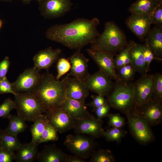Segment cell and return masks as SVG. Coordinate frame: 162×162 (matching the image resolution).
Listing matches in <instances>:
<instances>
[{
	"instance_id": "6da1fadb",
	"label": "cell",
	"mask_w": 162,
	"mask_h": 162,
	"mask_svg": "<svg viewBox=\"0 0 162 162\" xmlns=\"http://www.w3.org/2000/svg\"><path fill=\"white\" fill-rule=\"evenodd\" d=\"M99 23L97 18L91 20L77 18L69 23L51 26L46 30V35L48 39L71 50L81 49L99 36L97 26Z\"/></svg>"
},
{
	"instance_id": "7a4b0ae2",
	"label": "cell",
	"mask_w": 162,
	"mask_h": 162,
	"mask_svg": "<svg viewBox=\"0 0 162 162\" xmlns=\"http://www.w3.org/2000/svg\"><path fill=\"white\" fill-rule=\"evenodd\" d=\"M67 75L57 80L48 71L41 75L40 80L33 91L34 94L47 111L59 107L66 98Z\"/></svg>"
},
{
	"instance_id": "3957f363",
	"label": "cell",
	"mask_w": 162,
	"mask_h": 162,
	"mask_svg": "<svg viewBox=\"0 0 162 162\" xmlns=\"http://www.w3.org/2000/svg\"><path fill=\"white\" fill-rule=\"evenodd\" d=\"M128 43L124 32L114 21H109L105 22L103 32L90 44V48L115 56Z\"/></svg>"
},
{
	"instance_id": "277c9868",
	"label": "cell",
	"mask_w": 162,
	"mask_h": 162,
	"mask_svg": "<svg viewBox=\"0 0 162 162\" xmlns=\"http://www.w3.org/2000/svg\"><path fill=\"white\" fill-rule=\"evenodd\" d=\"M133 84L131 82L115 81L113 88L106 99L112 107L125 114L134 108Z\"/></svg>"
},
{
	"instance_id": "5b68a950",
	"label": "cell",
	"mask_w": 162,
	"mask_h": 162,
	"mask_svg": "<svg viewBox=\"0 0 162 162\" xmlns=\"http://www.w3.org/2000/svg\"><path fill=\"white\" fill-rule=\"evenodd\" d=\"M14 102L18 116L26 121L34 122L47 110L38 98L31 92L17 93Z\"/></svg>"
},
{
	"instance_id": "8992f818",
	"label": "cell",
	"mask_w": 162,
	"mask_h": 162,
	"mask_svg": "<svg viewBox=\"0 0 162 162\" xmlns=\"http://www.w3.org/2000/svg\"><path fill=\"white\" fill-rule=\"evenodd\" d=\"M125 115L130 133L139 143L146 145L155 141L151 127L146 119L137 113L134 107Z\"/></svg>"
},
{
	"instance_id": "52a82bcc",
	"label": "cell",
	"mask_w": 162,
	"mask_h": 162,
	"mask_svg": "<svg viewBox=\"0 0 162 162\" xmlns=\"http://www.w3.org/2000/svg\"><path fill=\"white\" fill-rule=\"evenodd\" d=\"M94 139L83 134H69L64 144L71 153L85 159L90 157L98 145Z\"/></svg>"
},
{
	"instance_id": "ba28073f",
	"label": "cell",
	"mask_w": 162,
	"mask_h": 162,
	"mask_svg": "<svg viewBox=\"0 0 162 162\" xmlns=\"http://www.w3.org/2000/svg\"><path fill=\"white\" fill-rule=\"evenodd\" d=\"M154 74L142 75L133 84L134 106H139L148 101L154 90Z\"/></svg>"
},
{
	"instance_id": "9c48e42d",
	"label": "cell",
	"mask_w": 162,
	"mask_h": 162,
	"mask_svg": "<svg viewBox=\"0 0 162 162\" xmlns=\"http://www.w3.org/2000/svg\"><path fill=\"white\" fill-rule=\"evenodd\" d=\"M112 80L99 69L93 74H89L83 82L89 91L107 97L114 86V82Z\"/></svg>"
},
{
	"instance_id": "30bf717a",
	"label": "cell",
	"mask_w": 162,
	"mask_h": 162,
	"mask_svg": "<svg viewBox=\"0 0 162 162\" xmlns=\"http://www.w3.org/2000/svg\"><path fill=\"white\" fill-rule=\"evenodd\" d=\"M39 9L45 18L53 19L61 17L70 10L71 0H39Z\"/></svg>"
},
{
	"instance_id": "8fae6325",
	"label": "cell",
	"mask_w": 162,
	"mask_h": 162,
	"mask_svg": "<svg viewBox=\"0 0 162 162\" xmlns=\"http://www.w3.org/2000/svg\"><path fill=\"white\" fill-rule=\"evenodd\" d=\"M88 55L96 64L99 69L116 82L122 81L116 72L114 56L100 51L90 48L86 50Z\"/></svg>"
},
{
	"instance_id": "7c38bea8",
	"label": "cell",
	"mask_w": 162,
	"mask_h": 162,
	"mask_svg": "<svg viewBox=\"0 0 162 162\" xmlns=\"http://www.w3.org/2000/svg\"><path fill=\"white\" fill-rule=\"evenodd\" d=\"M137 113L146 120L151 127L161 124L162 122V102L152 97L141 105L136 107Z\"/></svg>"
},
{
	"instance_id": "4fadbf2b",
	"label": "cell",
	"mask_w": 162,
	"mask_h": 162,
	"mask_svg": "<svg viewBox=\"0 0 162 162\" xmlns=\"http://www.w3.org/2000/svg\"><path fill=\"white\" fill-rule=\"evenodd\" d=\"M153 13L148 14H132L126 19L125 23L128 28L141 41H144L151 29Z\"/></svg>"
},
{
	"instance_id": "5bb4252c",
	"label": "cell",
	"mask_w": 162,
	"mask_h": 162,
	"mask_svg": "<svg viewBox=\"0 0 162 162\" xmlns=\"http://www.w3.org/2000/svg\"><path fill=\"white\" fill-rule=\"evenodd\" d=\"M34 67L25 69L12 83V88L16 93L32 92L39 83L42 74Z\"/></svg>"
},
{
	"instance_id": "9a60e30c",
	"label": "cell",
	"mask_w": 162,
	"mask_h": 162,
	"mask_svg": "<svg viewBox=\"0 0 162 162\" xmlns=\"http://www.w3.org/2000/svg\"><path fill=\"white\" fill-rule=\"evenodd\" d=\"M103 122L95 117L75 119L73 129L76 134H86L94 139L104 137Z\"/></svg>"
},
{
	"instance_id": "2e32d148",
	"label": "cell",
	"mask_w": 162,
	"mask_h": 162,
	"mask_svg": "<svg viewBox=\"0 0 162 162\" xmlns=\"http://www.w3.org/2000/svg\"><path fill=\"white\" fill-rule=\"evenodd\" d=\"M44 115L58 132L62 133L73 128L75 119L58 107L47 111Z\"/></svg>"
},
{
	"instance_id": "e0dca14e",
	"label": "cell",
	"mask_w": 162,
	"mask_h": 162,
	"mask_svg": "<svg viewBox=\"0 0 162 162\" xmlns=\"http://www.w3.org/2000/svg\"><path fill=\"white\" fill-rule=\"evenodd\" d=\"M67 59L71 68L67 75L83 81L89 74L88 71L89 59L81 52V49L76 50Z\"/></svg>"
},
{
	"instance_id": "ac0fdd59",
	"label": "cell",
	"mask_w": 162,
	"mask_h": 162,
	"mask_svg": "<svg viewBox=\"0 0 162 162\" xmlns=\"http://www.w3.org/2000/svg\"><path fill=\"white\" fill-rule=\"evenodd\" d=\"M62 51L60 48L48 47L39 51L34 56V68L39 71L45 69L48 71L50 68L59 58Z\"/></svg>"
},
{
	"instance_id": "d6986e66",
	"label": "cell",
	"mask_w": 162,
	"mask_h": 162,
	"mask_svg": "<svg viewBox=\"0 0 162 162\" xmlns=\"http://www.w3.org/2000/svg\"><path fill=\"white\" fill-rule=\"evenodd\" d=\"M60 107L75 119H82L95 117L88 112L85 103L75 100L66 98Z\"/></svg>"
},
{
	"instance_id": "ffe728a7",
	"label": "cell",
	"mask_w": 162,
	"mask_h": 162,
	"mask_svg": "<svg viewBox=\"0 0 162 162\" xmlns=\"http://www.w3.org/2000/svg\"><path fill=\"white\" fill-rule=\"evenodd\" d=\"M66 97L85 103L89 95V90L83 81L67 75Z\"/></svg>"
},
{
	"instance_id": "44dd1931",
	"label": "cell",
	"mask_w": 162,
	"mask_h": 162,
	"mask_svg": "<svg viewBox=\"0 0 162 162\" xmlns=\"http://www.w3.org/2000/svg\"><path fill=\"white\" fill-rule=\"evenodd\" d=\"M145 44L159 61L162 60V27L155 26L145 38Z\"/></svg>"
},
{
	"instance_id": "7402d4cb",
	"label": "cell",
	"mask_w": 162,
	"mask_h": 162,
	"mask_svg": "<svg viewBox=\"0 0 162 162\" xmlns=\"http://www.w3.org/2000/svg\"><path fill=\"white\" fill-rule=\"evenodd\" d=\"M38 144L31 141L28 143H21L16 150L14 160L17 162H32L37 159L39 152Z\"/></svg>"
},
{
	"instance_id": "603a6c76",
	"label": "cell",
	"mask_w": 162,
	"mask_h": 162,
	"mask_svg": "<svg viewBox=\"0 0 162 162\" xmlns=\"http://www.w3.org/2000/svg\"><path fill=\"white\" fill-rule=\"evenodd\" d=\"M67 155L53 144L45 146L39 152L37 159L40 162H65Z\"/></svg>"
},
{
	"instance_id": "cb8c5ba5",
	"label": "cell",
	"mask_w": 162,
	"mask_h": 162,
	"mask_svg": "<svg viewBox=\"0 0 162 162\" xmlns=\"http://www.w3.org/2000/svg\"><path fill=\"white\" fill-rule=\"evenodd\" d=\"M144 46V45L136 43L132 48L130 52L131 64L136 72L142 75L147 73L143 55Z\"/></svg>"
},
{
	"instance_id": "d4e9b609",
	"label": "cell",
	"mask_w": 162,
	"mask_h": 162,
	"mask_svg": "<svg viewBox=\"0 0 162 162\" xmlns=\"http://www.w3.org/2000/svg\"><path fill=\"white\" fill-rule=\"evenodd\" d=\"M160 3L155 0H137L130 5L128 10L131 14H151Z\"/></svg>"
},
{
	"instance_id": "484cf974",
	"label": "cell",
	"mask_w": 162,
	"mask_h": 162,
	"mask_svg": "<svg viewBox=\"0 0 162 162\" xmlns=\"http://www.w3.org/2000/svg\"><path fill=\"white\" fill-rule=\"evenodd\" d=\"M7 118L9 123L4 130L9 133L17 136L19 133L24 132L28 127L26 121L18 115L10 114Z\"/></svg>"
},
{
	"instance_id": "4316f807",
	"label": "cell",
	"mask_w": 162,
	"mask_h": 162,
	"mask_svg": "<svg viewBox=\"0 0 162 162\" xmlns=\"http://www.w3.org/2000/svg\"><path fill=\"white\" fill-rule=\"evenodd\" d=\"M49 121L44 115L39 116L34 121L30 128L32 141L40 144L42 134Z\"/></svg>"
},
{
	"instance_id": "83f0119b",
	"label": "cell",
	"mask_w": 162,
	"mask_h": 162,
	"mask_svg": "<svg viewBox=\"0 0 162 162\" xmlns=\"http://www.w3.org/2000/svg\"><path fill=\"white\" fill-rule=\"evenodd\" d=\"M136 43L130 40L128 42L127 45L119 52L114 58V64L116 69L126 64L131 63L130 52L133 46Z\"/></svg>"
},
{
	"instance_id": "f1b7e54d",
	"label": "cell",
	"mask_w": 162,
	"mask_h": 162,
	"mask_svg": "<svg viewBox=\"0 0 162 162\" xmlns=\"http://www.w3.org/2000/svg\"><path fill=\"white\" fill-rule=\"evenodd\" d=\"M0 139L2 147L13 152L16 151L22 143L17 136L8 133L5 130H0Z\"/></svg>"
},
{
	"instance_id": "f546056e",
	"label": "cell",
	"mask_w": 162,
	"mask_h": 162,
	"mask_svg": "<svg viewBox=\"0 0 162 162\" xmlns=\"http://www.w3.org/2000/svg\"><path fill=\"white\" fill-rule=\"evenodd\" d=\"M90 162H114L115 157L110 150L109 149L94 150L91 154Z\"/></svg>"
},
{
	"instance_id": "4dcf8cb0",
	"label": "cell",
	"mask_w": 162,
	"mask_h": 162,
	"mask_svg": "<svg viewBox=\"0 0 162 162\" xmlns=\"http://www.w3.org/2000/svg\"><path fill=\"white\" fill-rule=\"evenodd\" d=\"M127 134V132L123 128L110 127L106 131H104V137L107 142L115 141L118 144Z\"/></svg>"
},
{
	"instance_id": "1f68e13d",
	"label": "cell",
	"mask_w": 162,
	"mask_h": 162,
	"mask_svg": "<svg viewBox=\"0 0 162 162\" xmlns=\"http://www.w3.org/2000/svg\"><path fill=\"white\" fill-rule=\"evenodd\" d=\"M117 70V73L122 81L130 82L134 80L136 72L131 63L124 65Z\"/></svg>"
},
{
	"instance_id": "d6a6232c",
	"label": "cell",
	"mask_w": 162,
	"mask_h": 162,
	"mask_svg": "<svg viewBox=\"0 0 162 162\" xmlns=\"http://www.w3.org/2000/svg\"><path fill=\"white\" fill-rule=\"evenodd\" d=\"M58 132L56 129L49 121L42 134L40 144L49 141H57L58 139Z\"/></svg>"
},
{
	"instance_id": "836d02e7",
	"label": "cell",
	"mask_w": 162,
	"mask_h": 162,
	"mask_svg": "<svg viewBox=\"0 0 162 162\" xmlns=\"http://www.w3.org/2000/svg\"><path fill=\"white\" fill-rule=\"evenodd\" d=\"M57 61V74L55 78L57 80H59L62 76L69 71L71 64L68 59L64 58H59Z\"/></svg>"
},
{
	"instance_id": "e575fe53",
	"label": "cell",
	"mask_w": 162,
	"mask_h": 162,
	"mask_svg": "<svg viewBox=\"0 0 162 162\" xmlns=\"http://www.w3.org/2000/svg\"><path fill=\"white\" fill-rule=\"evenodd\" d=\"M152 97L156 100L162 102V74H154V87Z\"/></svg>"
},
{
	"instance_id": "d590c367",
	"label": "cell",
	"mask_w": 162,
	"mask_h": 162,
	"mask_svg": "<svg viewBox=\"0 0 162 162\" xmlns=\"http://www.w3.org/2000/svg\"><path fill=\"white\" fill-rule=\"evenodd\" d=\"M108 117L109 127L123 128L126 123L124 118L119 113H110Z\"/></svg>"
},
{
	"instance_id": "8d00e7d4",
	"label": "cell",
	"mask_w": 162,
	"mask_h": 162,
	"mask_svg": "<svg viewBox=\"0 0 162 162\" xmlns=\"http://www.w3.org/2000/svg\"><path fill=\"white\" fill-rule=\"evenodd\" d=\"M16 109L14 101L10 98L6 99L0 105V118H7L11 111Z\"/></svg>"
},
{
	"instance_id": "74e56055",
	"label": "cell",
	"mask_w": 162,
	"mask_h": 162,
	"mask_svg": "<svg viewBox=\"0 0 162 162\" xmlns=\"http://www.w3.org/2000/svg\"><path fill=\"white\" fill-rule=\"evenodd\" d=\"M144 45L143 55L146 70L148 73L150 70V65L152 61L154 60H158L155 57L148 46L145 44Z\"/></svg>"
},
{
	"instance_id": "f35d334b",
	"label": "cell",
	"mask_w": 162,
	"mask_h": 162,
	"mask_svg": "<svg viewBox=\"0 0 162 162\" xmlns=\"http://www.w3.org/2000/svg\"><path fill=\"white\" fill-rule=\"evenodd\" d=\"M111 107V106L108 102L95 109L92 110V111L95 112L98 119L102 120L103 118L108 117Z\"/></svg>"
},
{
	"instance_id": "ab89813d",
	"label": "cell",
	"mask_w": 162,
	"mask_h": 162,
	"mask_svg": "<svg viewBox=\"0 0 162 162\" xmlns=\"http://www.w3.org/2000/svg\"><path fill=\"white\" fill-rule=\"evenodd\" d=\"M10 93L14 96L17 94L13 89L12 83L8 80L6 76L0 80V94Z\"/></svg>"
},
{
	"instance_id": "60d3db41",
	"label": "cell",
	"mask_w": 162,
	"mask_h": 162,
	"mask_svg": "<svg viewBox=\"0 0 162 162\" xmlns=\"http://www.w3.org/2000/svg\"><path fill=\"white\" fill-rule=\"evenodd\" d=\"M91 97L92 99V101L86 105L92 107V110L95 109L108 103L107 99L102 96L98 94L92 95Z\"/></svg>"
},
{
	"instance_id": "b9f144b4",
	"label": "cell",
	"mask_w": 162,
	"mask_h": 162,
	"mask_svg": "<svg viewBox=\"0 0 162 162\" xmlns=\"http://www.w3.org/2000/svg\"><path fill=\"white\" fill-rule=\"evenodd\" d=\"M152 24L162 27V3H160L153 12Z\"/></svg>"
},
{
	"instance_id": "7bdbcfd3",
	"label": "cell",
	"mask_w": 162,
	"mask_h": 162,
	"mask_svg": "<svg viewBox=\"0 0 162 162\" xmlns=\"http://www.w3.org/2000/svg\"><path fill=\"white\" fill-rule=\"evenodd\" d=\"M15 154L7 148H0V162H12L14 160Z\"/></svg>"
},
{
	"instance_id": "ee69618b",
	"label": "cell",
	"mask_w": 162,
	"mask_h": 162,
	"mask_svg": "<svg viewBox=\"0 0 162 162\" xmlns=\"http://www.w3.org/2000/svg\"><path fill=\"white\" fill-rule=\"evenodd\" d=\"M8 57L6 56L0 62V80L6 76V74L10 65Z\"/></svg>"
},
{
	"instance_id": "f6af8a7d",
	"label": "cell",
	"mask_w": 162,
	"mask_h": 162,
	"mask_svg": "<svg viewBox=\"0 0 162 162\" xmlns=\"http://www.w3.org/2000/svg\"><path fill=\"white\" fill-rule=\"evenodd\" d=\"M82 158L75 155H67L65 162H85Z\"/></svg>"
},
{
	"instance_id": "bcb514c9",
	"label": "cell",
	"mask_w": 162,
	"mask_h": 162,
	"mask_svg": "<svg viewBox=\"0 0 162 162\" xmlns=\"http://www.w3.org/2000/svg\"><path fill=\"white\" fill-rule=\"evenodd\" d=\"M12 0H0V1H10ZM23 3L25 4H29V3L32 1L33 0H36L38 2L39 0H21Z\"/></svg>"
},
{
	"instance_id": "7dc6e473",
	"label": "cell",
	"mask_w": 162,
	"mask_h": 162,
	"mask_svg": "<svg viewBox=\"0 0 162 162\" xmlns=\"http://www.w3.org/2000/svg\"><path fill=\"white\" fill-rule=\"evenodd\" d=\"M2 21L0 19V29L2 28Z\"/></svg>"
},
{
	"instance_id": "c3c4849f",
	"label": "cell",
	"mask_w": 162,
	"mask_h": 162,
	"mask_svg": "<svg viewBox=\"0 0 162 162\" xmlns=\"http://www.w3.org/2000/svg\"><path fill=\"white\" fill-rule=\"evenodd\" d=\"M160 3H162V0H155Z\"/></svg>"
},
{
	"instance_id": "681fc988",
	"label": "cell",
	"mask_w": 162,
	"mask_h": 162,
	"mask_svg": "<svg viewBox=\"0 0 162 162\" xmlns=\"http://www.w3.org/2000/svg\"><path fill=\"white\" fill-rule=\"evenodd\" d=\"M2 147V145H1V140L0 139V148Z\"/></svg>"
}]
</instances>
